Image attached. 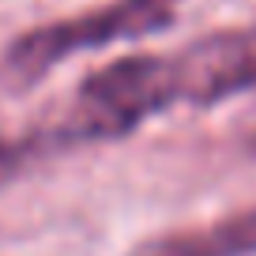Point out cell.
I'll use <instances>...</instances> for the list:
<instances>
[{"label":"cell","mask_w":256,"mask_h":256,"mask_svg":"<svg viewBox=\"0 0 256 256\" xmlns=\"http://www.w3.org/2000/svg\"><path fill=\"white\" fill-rule=\"evenodd\" d=\"M177 0H117L110 8L83 12L76 19H60L49 26H34L8 49V72L19 80H42L60 56L102 49L124 38H144L151 30L174 23Z\"/></svg>","instance_id":"6da1fadb"},{"label":"cell","mask_w":256,"mask_h":256,"mask_svg":"<svg viewBox=\"0 0 256 256\" xmlns=\"http://www.w3.org/2000/svg\"><path fill=\"white\" fill-rule=\"evenodd\" d=\"M174 102L215 106L256 87V26L218 30L166 53Z\"/></svg>","instance_id":"7a4b0ae2"},{"label":"cell","mask_w":256,"mask_h":256,"mask_svg":"<svg viewBox=\"0 0 256 256\" xmlns=\"http://www.w3.org/2000/svg\"><path fill=\"white\" fill-rule=\"evenodd\" d=\"M256 252V208L238 211L215 226L162 234L144 241L132 256H252Z\"/></svg>","instance_id":"3957f363"},{"label":"cell","mask_w":256,"mask_h":256,"mask_svg":"<svg viewBox=\"0 0 256 256\" xmlns=\"http://www.w3.org/2000/svg\"><path fill=\"white\" fill-rule=\"evenodd\" d=\"M42 144L46 140H34V136L30 140H0V184L8 177H16L34 158V151H42Z\"/></svg>","instance_id":"277c9868"},{"label":"cell","mask_w":256,"mask_h":256,"mask_svg":"<svg viewBox=\"0 0 256 256\" xmlns=\"http://www.w3.org/2000/svg\"><path fill=\"white\" fill-rule=\"evenodd\" d=\"M252 147H256V136H252Z\"/></svg>","instance_id":"5b68a950"}]
</instances>
